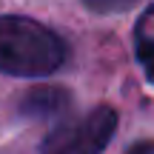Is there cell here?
Segmentation results:
<instances>
[{
  "mask_svg": "<svg viewBox=\"0 0 154 154\" xmlns=\"http://www.w3.org/2000/svg\"><path fill=\"white\" fill-rule=\"evenodd\" d=\"M69 49L57 32L20 14L0 17V72L11 77H46L66 63Z\"/></svg>",
  "mask_w": 154,
  "mask_h": 154,
  "instance_id": "6da1fadb",
  "label": "cell"
},
{
  "mask_svg": "<svg viewBox=\"0 0 154 154\" xmlns=\"http://www.w3.org/2000/svg\"><path fill=\"white\" fill-rule=\"evenodd\" d=\"M117 111L111 106H97L77 120L60 123L43 140L40 154H100L114 137Z\"/></svg>",
  "mask_w": 154,
  "mask_h": 154,
  "instance_id": "7a4b0ae2",
  "label": "cell"
},
{
  "mask_svg": "<svg viewBox=\"0 0 154 154\" xmlns=\"http://www.w3.org/2000/svg\"><path fill=\"white\" fill-rule=\"evenodd\" d=\"M72 109V94L60 86H37L29 88L20 100V111L34 120H60Z\"/></svg>",
  "mask_w": 154,
  "mask_h": 154,
  "instance_id": "3957f363",
  "label": "cell"
},
{
  "mask_svg": "<svg viewBox=\"0 0 154 154\" xmlns=\"http://www.w3.org/2000/svg\"><path fill=\"white\" fill-rule=\"evenodd\" d=\"M80 3L88 11H97V14H117V11H128L140 0H80Z\"/></svg>",
  "mask_w": 154,
  "mask_h": 154,
  "instance_id": "277c9868",
  "label": "cell"
},
{
  "mask_svg": "<svg viewBox=\"0 0 154 154\" xmlns=\"http://www.w3.org/2000/svg\"><path fill=\"white\" fill-rule=\"evenodd\" d=\"M137 49H140V63L146 66L149 77L154 80V40H149L146 34H140V40H137Z\"/></svg>",
  "mask_w": 154,
  "mask_h": 154,
  "instance_id": "5b68a950",
  "label": "cell"
},
{
  "mask_svg": "<svg viewBox=\"0 0 154 154\" xmlns=\"http://www.w3.org/2000/svg\"><path fill=\"white\" fill-rule=\"evenodd\" d=\"M126 154H154V140H140V143H134Z\"/></svg>",
  "mask_w": 154,
  "mask_h": 154,
  "instance_id": "8992f818",
  "label": "cell"
}]
</instances>
